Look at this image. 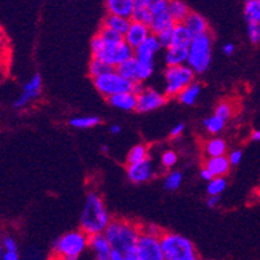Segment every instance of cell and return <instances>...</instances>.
Instances as JSON below:
<instances>
[{
  "instance_id": "38",
  "label": "cell",
  "mask_w": 260,
  "mask_h": 260,
  "mask_svg": "<svg viewBox=\"0 0 260 260\" xmlns=\"http://www.w3.org/2000/svg\"><path fill=\"white\" fill-rule=\"evenodd\" d=\"M178 162V154L174 150H165L161 154V168L168 170V169L174 168L175 164Z\"/></svg>"
},
{
  "instance_id": "31",
  "label": "cell",
  "mask_w": 260,
  "mask_h": 260,
  "mask_svg": "<svg viewBox=\"0 0 260 260\" xmlns=\"http://www.w3.org/2000/svg\"><path fill=\"white\" fill-rule=\"evenodd\" d=\"M100 122L101 120L96 116H80L73 117L69 120V125L75 129H90V127L97 126Z\"/></svg>"
},
{
  "instance_id": "46",
  "label": "cell",
  "mask_w": 260,
  "mask_h": 260,
  "mask_svg": "<svg viewBox=\"0 0 260 260\" xmlns=\"http://www.w3.org/2000/svg\"><path fill=\"white\" fill-rule=\"evenodd\" d=\"M142 231L146 234H150V235H154V236H159L161 238L164 235V230L161 227L155 226V224H146V226H142Z\"/></svg>"
},
{
  "instance_id": "21",
  "label": "cell",
  "mask_w": 260,
  "mask_h": 260,
  "mask_svg": "<svg viewBox=\"0 0 260 260\" xmlns=\"http://www.w3.org/2000/svg\"><path fill=\"white\" fill-rule=\"evenodd\" d=\"M203 154L206 158H215L226 155L227 144L226 141L220 137H212L203 142Z\"/></svg>"
},
{
  "instance_id": "24",
  "label": "cell",
  "mask_w": 260,
  "mask_h": 260,
  "mask_svg": "<svg viewBox=\"0 0 260 260\" xmlns=\"http://www.w3.org/2000/svg\"><path fill=\"white\" fill-rule=\"evenodd\" d=\"M188 49L182 47H170L165 53V62L168 67H182L187 65Z\"/></svg>"
},
{
  "instance_id": "25",
  "label": "cell",
  "mask_w": 260,
  "mask_h": 260,
  "mask_svg": "<svg viewBox=\"0 0 260 260\" xmlns=\"http://www.w3.org/2000/svg\"><path fill=\"white\" fill-rule=\"evenodd\" d=\"M132 20L150 25L151 20H153V15H151L150 7H149V0H134V10Z\"/></svg>"
},
{
  "instance_id": "58",
  "label": "cell",
  "mask_w": 260,
  "mask_h": 260,
  "mask_svg": "<svg viewBox=\"0 0 260 260\" xmlns=\"http://www.w3.org/2000/svg\"><path fill=\"white\" fill-rule=\"evenodd\" d=\"M49 260H53V259H52V257H51V259H49Z\"/></svg>"
},
{
  "instance_id": "22",
  "label": "cell",
  "mask_w": 260,
  "mask_h": 260,
  "mask_svg": "<svg viewBox=\"0 0 260 260\" xmlns=\"http://www.w3.org/2000/svg\"><path fill=\"white\" fill-rule=\"evenodd\" d=\"M185 25L187 27V29L192 34V36H199V35L209 34L210 27L209 23L206 20L202 15H199L198 12H194L191 11L190 15L187 16V19L185 20Z\"/></svg>"
},
{
  "instance_id": "12",
  "label": "cell",
  "mask_w": 260,
  "mask_h": 260,
  "mask_svg": "<svg viewBox=\"0 0 260 260\" xmlns=\"http://www.w3.org/2000/svg\"><path fill=\"white\" fill-rule=\"evenodd\" d=\"M41 88H43V80H41V76L36 73L23 85L20 96L14 101V108L23 109L35 103L40 97Z\"/></svg>"
},
{
  "instance_id": "19",
  "label": "cell",
  "mask_w": 260,
  "mask_h": 260,
  "mask_svg": "<svg viewBox=\"0 0 260 260\" xmlns=\"http://www.w3.org/2000/svg\"><path fill=\"white\" fill-rule=\"evenodd\" d=\"M108 103L113 108H117V109L132 112V110H136V108H137V93H121V94L108 99Z\"/></svg>"
},
{
  "instance_id": "13",
  "label": "cell",
  "mask_w": 260,
  "mask_h": 260,
  "mask_svg": "<svg viewBox=\"0 0 260 260\" xmlns=\"http://www.w3.org/2000/svg\"><path fill=\"white\" fill-rule=\"evenodd\" d=\"M126 175L132 183L141 185V183H146V182L154 178L157 175V171H155L154 166H153L150 158H149V159L140 162V164L127 165Z\"/></svg>"
},
{
  "instance_id": "16",
  "label": "cell",
  "mask_w": 260,
  "mask_h": 260,
  "mask_svg": "<svg viewBox=\"0 0 260 260\" xmlns=\"http://www.w3.org/2000/svg\"><path fill=\"white\" fill-rule=\"evenodd\" d=\"M89 248L94 253L96 260H110L113 248L104 234L89 236Z\"/></svg>"
},
{
  "instance_id": "48",
  "label": "cell",
  "mask_w": 260,
  "mask_h": 260,
  "mask_svg": "<svg viewBox=\"0 0 260 260\" xmlns=\"http://www.w3.org/2000/svg\"><path fill=\"white\" fill-rule=\"evenodd\" d=\"M7 72H8V62L0 60V81H3V80L6 79Z\"/></svg>"
},
{
  "instance_id": "40",
  "label": "cell",
  "mask_w": 260,
  "mask_h": 260,
  "mask_svg": "<svg viewBox=\"0 0 260 260\" xmlns=\"http://www.w3.org/2000/svg\"><path fill=\"white\" fill-rule=\"evenodd\" d=\"M8 55H10V41H8L7 35L0 28V60L7 61Z\"/></svg>"
},
{
  "instance_id": "9",
  "label": "cell",
  "mask_w": 260,
  "mask_h": 260,
  "mask_svg": "<svg viewBox=\"0 0 260 260\" xmlns=\"http://www.w3.org/2000/svg\"><path fill=\"white\" fill-rule=\"evenodd\" d=\"M116 71L122 76L123 79L129 80L130 82L138 85V84H142L144 81L150 79L154 72V65L142 64L136 57H132L127 61L122 62L118 68H116Z\"/></svg>"
},
{
  "instance_id": "7",
  "label": "cell",
  "mask_w": 260,
  "mask_h": 260,
  "mask_svg": "<svg viewBox=\"0 0 260 260\" xmlns=\"http://www.w3.org/2000/svg\"><path fill=\"white\" fill-rule=\"evenodd\" d=\"M195 73L188 65L168 67L165 71V94L168 99L178 97L182 90L194 82Z\"/></svg>"
},
{
  "instance_id": "10",
  "label": "cell",
  "mask_w": 260,
  "mask_h": 260,
  "mask_svg": "<svg viewBox=\"0 0 260 260\" xmlns=\"http://www.w3.org/2000/svg\"><path fill=\"white\" fill-rule=\"evenodd\" d=\"M136 251L141 260H165L161 238L146 234L144 231L138 238Z\"/></svg>"
},
{
  "instance_id": "56",
  "label": "cell",
  "mask_w": 260,
  "mask_h": 260,
  "mask_svg": "<svg viewBox=\"0 0 260 260\" xmlns=\"http://www.w3.org/2000/svg\"><path fill=\"white\" fill-rule=\"evenodd\" d=\"M101 149H103L104 153H106V151H108V146H103V147H101Z\"/></svg>"
},
{
  "instance_id": "52",
  "label": "cell",
  "mask_w": 260,
  "mask_h": 260,
  "mask_svg": "<svg viewBox=\"0 0 260 260\" xmlns=\"http://www.w3.org/2000/svg\"><path fill=\"white\" fill-rule=\"evenodd\" d=\"M3 260H20L19 252H4Z\"/></svg>"
},
{
  "instance_id": "18",
  "label": "cell",
  "mask_w": 260,
  "mask_h": 260,
  "mask_svg": "<svg viewBox=\"0 0 260 260\" xmlns=\"http://www.w3.org/2000/svg\"><path fill=\"white\" fill-rule=\"evenodd\" d=\"M203 168L207 169L214 178H224V175L231 169V165L229 162V158L223 155V157L206 158L203 162Z\"/></svg>"
},
{
  "instance_id": "37",
  "label": "cell",
  "mask_w": 260,
  "mask_h": 260,
  "mask_svg": "<svg viewBox=\"0 0 260 260\" xmlns=\"http://www.w3.org/2000/svg\"><path fill=\"white\" fill-rule=\"evenodd\" d=\"M234 112H235V106L231 101L229 100H224V101H220L215 108V113L218 117L223 118L224 121H229L231 117H233Z\"/></svg>"
},
{
  "instance_id": "35",
  "label": "cell",
  "mask_w": 260,
  "mask_h": 260,
  "mask_svg": "<svg viewBox=\"0 0 260 260\" xmlns=\"http://www.w3.org/2000/svg\"><path fill=\"white\" fill-rule=\"evenodd\" d=\"M182 181H183V175H182L181 171H170L166 177H165L164 181V187L168 190V191H175L178 190L182 185Z\"/></svg>"
},
{
  "instance_id": "41",
  "label": "cell",
  "mask_w": 260,
  "mask_h": 260,
  "mask_svg": "<svg viewBox=\"0 0 260 260\" xmlns=\"http://www.w3.org/2000/svg\"><path fill=\"white\" fill-rule=\"evenodd\" d=\"M0 242L4 248V252H17V242L14 236L4 235Z\"/></svg>"
},
{
  "instance_id": "29",
  "label": "cell",
  "mask_w": 260,
  "mask_h": 260,
  "mask_svg": "<svg viewBox=\"0 0 260 260\" xmlns=\"http://www.w3.org/2000/svg\"><path fill=\"white\" fill-rule=\"evenodd\" d=\"M149 159V146L145 144L134 145L129 150L126 155V166L127 165L140 164Z\"/></svg>"
},
{
  "instance_id": "23",
  "label": "cell",
  "mask_w": 260,
  "mask_h": 260,
  "mask_svg": "<svg viewBox=\"0 0 260 260\" xmlns=\"http://www.w3.org/2000/svg\"><path fill=\"white\" fill-rule=\"evenodd\" d=\"M175 24H177V23H175V20L173 19L170 12L168 11V12L157 15V16H153V20H151L149 27H150L151 29V34L158 36V35L162 34V32L171 31Z\"/></svg>"
},
{
  "instance_id": "49",
  "label": "cell",
  "mask_w": 260,
  "mask_h": 260,
  "mask_svg": "<svg viewBox=\"0 0 260 260\" xmlns=\"http://www.w3.org/2000/svg\"><path fill=\"white\" fill-rule=\"evenodd\" d=\"M207 206H209L210 209H215L218 207V205L220 203V197H209L207 201H206Z\"/></svg>"
},
{
  "instance_id": "55",
  "label": "cell",
  "mask_w": 260,
  "mask_h": 260,
  "mask_svg": "<svg viewBox=\"0 0 260 260\" xmlns=\"http://www.w3.org/2000/svg\"><path fill=\"white\" fill-rule=\"evenodd\" d=\"M3 256H4V248L3 246H2V242H0V260H3Z\"/></svg>"
},
{
  "instance_id": "33",
  "label": "cell",
  "mask_w": 260,
  "mask_h": 260,
  "mask_svg": "<svg viewBox=\"0 0 260 260\" xmlns=\"http://www.w3.org/2000/svg\"><path fill=\"white\" fill-rule=\"evenodd\" d=\"M97 36H99V38L103 40L104 44L106 45H117L123 43L122 35L117 34V32L112 31V29L104 27V25L100 27L99 32H97Z\"/></svg>"
},
{
  "instance_id": "54",
  "label": "cell",
  "mask_w": 260,
  "mask_h": 260,
  "mask_svg": "<svg viewBox=\"0 0 260 260\" xmlns=\"http://www.w3.org/2000/svg\"><path fill=\"white\" fill-rule=\"evenodd\" d=\"M251 140L255 142H260V130H253L251 133Z\"/></svg>"
},
{
  "instance_id": "20",
  "label": "cell",
  "mask_w": 260,
  "mask_h": 260,
  "mask_svg": "<svg viewBox=\"0 0 260 260\" xmlns=\"http://www.w3.org/2000/svg\"><path fill=\"white\" fill-rule=\"evenodd\" d=\"M192 34L187 29L185 23H177L171 29V47L188 48L192 40Z\"/></svg>"
},
{
  "instance_id": "44",
  "label": "cell",
  "mask_w": 260,
  "mask_h": 260,
  "mask_svg": "<svg viewBox=\"0 0 260 260\" xmlns=\"http://www.w3.org/2000/svg\"><path fill=\"white\" fill-rule=\"evenodd\" d=\"M158 38V41H159V44H161V47H164V48H170L171 47V31H166V32H162V34H159L157 36Z\"/></svg>"
},
{
  "instance_id": "34",
  "label": "cell",
  "mask_w": 260,
  "mask_h": 260,
  "mask_svg": "<svg viewBox=\"0 0 260 260\" xmlns=\"http://www.w3.org/2000/svg\"><path fill=\"white\" fill-rule=\"evenodd\" d=\"M88 71H89L90 77H92V79H96V77H100V76L112 72V71H114V68H112L110 65L105 64V62L101 61V60H99V58L92 57V60H90V62H89V68H88Z\"/></svg>"
},
{
  "instance_id": "50",
  "label": "cell",
  "mask_w": 260,
  "mask_h": 260,
  "mask_svg": "<svg viewBox=\"0 0 260 260\" xmlns=\"http://www.w3.org/2000/svg\"><path fill=\"white\" fill-rule=\"evenodd\" d=\"M234 52H235V45L233 43H227L223 45V53L226 56H233Z\"/></svg>"
},
{
  "instance_id": "43",
  "label": "cell",
  "mask_w": 260,
  "mask_h": 260,
  "mask_svg": "<svg viewBox=\"0 0 260 260\" xmlns=\"http://www.w3.org/2000/svg\"><path fill=\"white\" fill-rule=\"evenodd\" d=\"M110 260H141V259L140 256H138L137 251L133 250V251H130V252L125 253V255L113 251V252H112V256H110Z\"/></svg>"
},
{
  "instance_id": "15",
  "label": "cell",
  "mask_w": 260,
  "mask_h": 260,
  "mask_svg": "<svg viewBox=\"0 0 260 260\" xmlns=\"http://www.w3.org/2000/svg\"><path fill=\"white\" fill-rule=\"evenodd\" d=\"M151 35L153 34H151V29L149 25L132 20L126 34L123 35V41L129 45L130 48L136 49Z\"/></svg>"
},
{
  "instance_id": "26",
  "label": "cell",
  "mask_w": 260,
  "mask_h": 260,
  "mask_svg": "<svg viewBox=\"0 0 260 260\" xmlns=\"http://www.w3.org/2000/svg\"><path fill=\"white\" fill-rule=\"evenodd\" d=\"M130 21L132 20H129V19H123V17L106 14L103 20V25L123 36V35L126 34L127 28H129Z\"/></svg>"
},
{
  "instance_id": "14",
  "label": "cell",
  "mask_w": 260,
  "mask_h": 260,
  "mask_svg": "<svg viewBox=\"0 0 260 260\" xmlns=\"http://www.w3.org/2000/svg\"><path fill=\"white\" fill-rule=\"evenodd\" d=\"M161 44L158 41V38L155 35H151L138 48L134 49V57L142 64L154 65V57L157 52L161 49Z\"/></svg>"
},
{
  "instance_id": "27",
  "label": "cell",
  "mask_w": 260,
  "mask_h": 260,
  "mask_svg": "<svg viewBox=\"0 0 260 260\" xmlns=\"http://www.w3.org/2000/svg\"><path fill=\"white\" fill-rule=\"evenodd\" d=\"M201 92H202V85H201L199 82L194 81L191 85H188L185 90H182L177 99H178L179 103L183 104V105L191 106L198 101L199 96H201Z\"/></svg>"
},
{
  "instance_id": "5",
  "label": "cell",
  "mask_w": 260,
  "mask_h": 260,
  "mask_svg": "<svg viewBox=\"0 0 260 260\" xmlns=\"http://www.w3.org/2000/svg\"><path fill=\"white\" fill-rule=\"evenodd\" d=\"M90 51L93 58H99L112 68H118L122 62L134 57V49L123 41L117 45H106L99 36H93L90 41Z\"/></svg>"
},
{
  "instance_id": "4",
  "label": "cell",
  "mask_w": 260,
  "mask_h": 260,
  "mask_svg": "<svg viewBox=\"0 0 260 260\" xmlns=\"http://www.w3.org/2000/svg\"><path fill=\"white\" fill-rule=\"evenodd\" d=\"M161 244L165 260H201L194 243L182 234L165 231Z\"/></svg>"
},
{
  "instance_id": "36",
  "label": "cell",
  "mask_w": 260,
  "mask_h": 260,
  "mask_svg": "<svg viewBox=\"0 0 260 260\" xmlns=\"http://www.w3.org/2000/svg\"><path fill=\"white\" fill-rule=\"evenodd\" d=\"M227 187L226 178H212L211 181L207 183V188L206 191L209 194V197H220Z\"/></svg>"
},
{
  "instance_id": "2",
  "label": "cell",
  "mask_w": 260,
  "mask_h": 260,
  "mask_svg": "<svg viewBox=\"0 0 260 260\" xmlns=\"http://www.w3.org/2000/svg\"><path fill=\"white\" fill-rule=\"evenodd\" d=\"M142 233V224L134 220L122 219V218H113L104 235L109 240L113 251L122 255L136 250L138 238Z\"/></svg>"
},
{
  "instance_id": "57",
  "label": "cell",
  "mask_w": 260,
  "mask_h": 260,
  "mask_svg": "<svg viewBox=\"0 0 260 260\" xmlns=\"http://www.w3.org/2000/svg\"><path fill=\"white\" fill-rule=\"evenodd\" d=\"M205 260H212V259H205Z\"/></svg>"
},
{
  "instance_id": "42",
  "label": "cell",
  "mask_w": 260,
  "mask_h": 260,
  "mask_svg": "<svg viewBox=\"0 0 260 260\" xmlns=\"http://www.w3.org/2000/svg\"><path fill=\"white\" fill-rule=\"evenodd\" d=\"M247 35L252 44H259L260 43V24H253L250 23L247 24Z\"/></svg>"
},
{
  "instance_id": "8",
  "label": "cell",
  "mask_w": 260,
  "mask_h": 260,
  "mask_svg": "<svg viewBox=\"0 0 260 260\" xmlns=\"http://www.w3.org/2000/svg\"><path fill=\"white\" fill-rule=\"evenodd\" d=\"M93 84H94V88L97 89V92L100 94H103L104 97H106V99H110V97L121 94V93H136V86H137L133 82H130L129 80L123 79L116 69L112 71V72L106 73V75L93 79Z\"/></svg>"
},
{
  "instance_id": "32",
  "label": "cell",
  "mask_w": 260,
  "mask_h": 260,
  "mask_svg": "<svg viewBox=\"0 0 260 260\" xmlns=\"http://www.w3.org/2000/svg\"><path fill=\"white\" fill-rule=\"evenodd\" d=\"M226 122L223 118L218 117L216 114H212V116L207 117L205 121H203V127L206 129V132L209 134H212V136H215L216 134H219L224 126H226Z\"/></svg>"
},
{
  "instance_id": "1",
  "label": "cell",
  "mask_w": 260,
  "mask_h": 260,
  "mask_svg": "<svg viewBox=\"0 0 260 260\" xmlns=\"http://www.w3.org/2000/svg\"><path fill=\"white\" fill-rule=\"evenodd\" d=\"M112 219L103 197L96 191L88 192L80 216V230L88 236L104 234Z\"/></svg>"
},
{
  "instance_id": "51",
  "label": "cell",
  "mask_w": 260,
  "mask_h": 260,
  "mask_svg": "<svg viewBox=\"0 0 260 260\" xmlns=\"http://www.w3.org/2000/svg\"><path fill=\"white\" fill-rule=\"evenodd\" d=\"M199 174H201V178H202L203 181L207 182V183H209V182L214 178V177L211 175V173H210V171L205 168L201 169V173H199Z\"/></svg>"
},
{
  "instance_id": "45",
  "label": "cell",
  "mask_w": 260,
  "mask_h": 260,
  "mask_svg": "<svg viewBox=\"0 0 260 260\" xmlns=\"http://www.w3.org/2000/svg\"><path fill=\"white\" fill-rule=\"evenodd\" d=\"M227 158H229V162L231 166H238L242 161V158H243V153H242V150H233L227 155Z\"/></svg>"
},
{
  "instance_id": "6",
  "label": "cell",
  "mask_w": 260,
  "mask_h": 260,
  "mask_svg": "<svg viewBox=\"0 0 260 260\" xmlns=\"http://www.w3.org/2000/svg\"><path fill=\"white\" fill-rule=\"evenodd\" d=\"M187 65L192 69L195 75H202L211 64L212 52V34H203L194 36L188 45Z\"/></svg>"
},
{
  "instance_id": "30",
  "label": "cell",
  "mask_w": 260,
  "mask_h": 260,
  "mask_svg": "<svg viewBox=\"0 0 260 260\" xmlns=\"http://www.w3.org/2000/svg\"><path fill=\"white\" fill-rule=\"evenodd\" d=\"M244 17L247 24H260V0H248L244 4Z\"/></svg>"
},
{
  "instance_id": "11",
  "label": "cell",
  "mask_w": 260,
  "mask_h": 260,
  "mask_svg": "<svg viewBox=\"0 0 260 260\" xmlns=\"http://www.w3.org/2000/svg\"><path fill=\"white\" fill-rule=\"evenodd\" d=\"M168 97L165 93L158 92L154 88L146 86L137 93V110L138 113H149L153 110H157L166 104Z\"/></svg>"
},
{
  "instance_id": "3",
  "label": "cell",
  "mask_w": 260,
  "mask_h": 260,
  "mask_svg": "<svg viewBox=\"0 0 260 260\" xmlns=\"http://www.w3.org/2000/svg\"><path fill=\"white\" fill-rule=\"evenodd\" d=\"M89 248V236L81 230L68 231L53 242L52 257L56 259H77Z\"/></svg>"
},
{
  "instance_id": "47",
  "label": "cell",
  "mask_w": 260,
  "mask_h": 260,
  "mask_svg": "<svg viewBox=\"0 0 260 260\" xmlns=\"http://www.w3.org/2000/svg\"><path fill=\"white\" fill-rule=\"evenodd\" d=\"M183 132H185V123H177V125H174V126L171 127L170 130V137L171 138H179L183 134Z\"/></svg>"
},
{
  "instance_id": "28",
  "label": "cell",
  "mask_w": 260,
  "mask_h": 260,
  "mask_svg": "<svg viewBox=\"0 0 260 260\" xmlns=\"http://www.w3.org/2000/svg\"><path fill=\"white\" fill-rule=\"evenodd\" d=\"M169 12H170V15L175 20V23H185L191 10H190V7L185 2L171 0V2H169Z\"/></svg>"
},
{
  "instance_id": "39",
  "label": "cell",
  "mask_w": 260,
  "mask_h": 260,
  "mask_svg": "<svg viewBox=\"0 0 260 260\" xmlns=\"http://www.w3.org/2000/svg\"><path fill=\"white\" fill-rule=\"evenodd\" d=\"M149 7H150L151 15L157 16L159 14L168 12L169 2H166V0H149Z\"/></svg>"
},
{
  "instance_id": "53",
  "label": "cell",
  "mask_w": 260,
  "mask_h": 260,
  "mask_svg": "<svg viewBox=\"0 0 260 260\" xmlns=\"http://www.w3.org/2000/svg\"><path fill=\"white\" fill-rule=\"evenodd\" d=\"M121 130H122V127H121V125H118V123L110 125V133L112 134H120Z\"/></svg>"
},
{
  "instance_id": "17",
  "label": "cell",
  "mask_w": 260,
  "mask_h": 260,
  "mask_svg": "<svg viewBox=\"0 0 260 260\" xmlns=\"http://www.w3.org/2000/svg\"><path fill=\"white\" fill-rule=\"evenodd\" d=\"M105 8L106 14L132 20L134 10V0H108L105 3Z\"/></svg>"
}]
</instances>
